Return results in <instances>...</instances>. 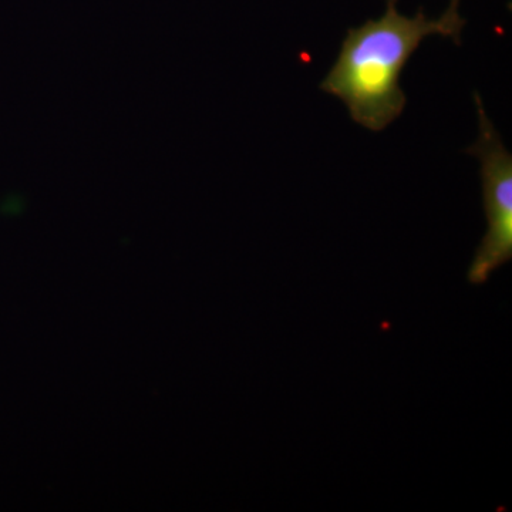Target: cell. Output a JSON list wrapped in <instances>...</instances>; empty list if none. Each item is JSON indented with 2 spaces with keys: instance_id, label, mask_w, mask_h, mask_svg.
I'll list each match as a JSON object with an SVG mask.
<instances>
[{
  "instance_id": "cell-1",
  "label": "cell",
  "mask_w": 512,
  "mask_h": 512,
  "mask_svg": "<svg viewBox=\"0 0 512 512\" xmlns=\"http://www.w3.org/2000/svg\"><path fill=\"white\" fill-rule=\"evenodd\" d=\"M386 12L346 33L339 55L320 89L338 97L350 117L370 131H383L402 116L407 99L400 76L423 40L441 36L461 45L467 20L461 15L463 0H450L439 18L423 10L402 15L397 0H386Z\"/></svg>"
},
{
  "instance_id": "cell-2",
  "label": "cell",
  "mask_w": 512,
  "mask_h": 512,
  "mask_svg": "<svg viewBox=\"0 0 512 512\" xmlns=\"http://www.w3.org/2000/svg\"><path fill=\"white\" fill-rule=\"evenodd\" d=\"M474 103L478 136L467 153L480 161L487 232L468 268L467 278L470 284L484 285L512 258V156L478 93L474 94Z\"/></svg>"
}]
</instances>
